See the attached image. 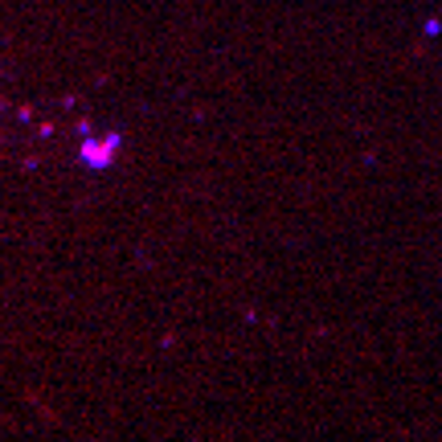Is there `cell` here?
<instances>
[{"mask_svg": "<svg viewBox=\"0 0 442 442\" xmlns=\"http://www.w3.org/2000/svg\"><path fill=\"white\" fill-rule=\"evenodd\" d=\"M115 147H119V135H107V140H86V144H82V160L90 164V168H107Z\"/></svg>", "mask_w": 442, "mask_h": 442, "instance_id": "cell-1", "label": "cell"}]
</instances>
